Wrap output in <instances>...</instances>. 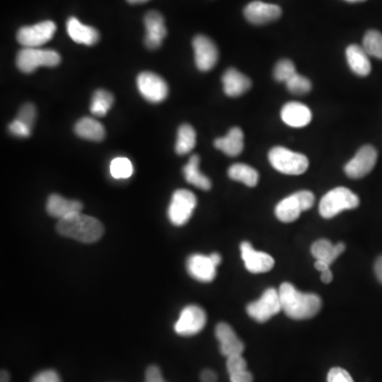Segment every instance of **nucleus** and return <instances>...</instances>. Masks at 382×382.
<instances>
[{
	"instance_id": "nucleus-45",
	"label": "nucleus",
	"mask_w": 382,
	"mask_h": 382,
	"mask_svg": "<svg viewBox=\"0 0 382 382\" xmlns=\"http://www.w3.org/2000/svg\"><path fill=\"white\" fill-rule=\"evenodd\" d=\"M322 282L324 284H329L333 280V273H331L330 269L326 270V271L322 272Z\"/></svg>"
},
{
	"instance_id": "nucleus-4",
	"label": "nucleus",
	"mask_w": 382,
	"mask_h": 382,
	"mask_svg": "<svg viewBox=\"0 0 382 382\" xmlns=\"http://www.w3.org/2000/svg\"><path fill=\"white\" fill-rule=\"evenodd\" d=\"M61 63V56L52 49L22 48L16 56V65L24 73H32L39 67H56Z\"/></svg>"
},
{
	"instance_id": "nucleus-40",
	"label": "nucleus",
	"mask_w": 382,
	"mask_h": 382,
	"mask_svg": "<svg viewBox=\"0 0 382 382\" xmlns=\"http://www.w3.org/2000/svg\"><path fill=\"white\" fill-rule=\"evenodd\" d=\"M145 382H165L160 367L156 365L148 367L147 371H145Z\"/></svg>"
},
{
	"instance_id": "nucleus-38",
	"label": "nucleus",
	"mask_w": 382,
	"mask_h": 382,
	"mask_svg": "<svg viewBox=\"0 0 382 382\" xmlns=\"http://www.w3.org/2000/svg\"><path fill=\"white\" fill-rule=\"evenodd\" d=\"M9 131L14 136L20 137V138H27L30 136L32 131L30 129L26 128L24 124H20L18 120L14 119L11 124H9Z\"/></svg>"
},
{
	"instance_id": "nucleus-29",
	"label": "nucleus",
	"mask_w": 382,
	"mask_h": 382,
	"mask_svg": "<svg viewBox=\"0 0 382 382\" xmlns=\"http://www.w3.org/2000/svg\"><path fill=\"white\" fill-rule=\"evenodd\" d=\"M229 179L241 181L248 187H255L258 183L259 174L256 169L246 164H234L227 171Z\"/></svg>"
},
{
	"instance_id": "nucleus-23",
	"label": "nucleus",
	"mask_w": 382,
	"mask_h": 382,
	"mask_svg": "<svg viewBox=\"0 0 382 382\" xmlns=\"http://www.w3.org/2000/svg\"><path fill=\"white\" fill-rule=\"evenodd\" d=\"M244 135L241 129L234 126L227 133V136L220 137L215 141L214 145L217 149L221 150L223 153L231 157L241 154L244 149Z\"/></svg>"
},
{
	"instance_id": "nucleus-44",
	"label": "nucleus",
	"mask_w": 382,
	"mask_h": 382,
	"mask_svg": "<svg viewBox=\"0 0 382 382\" xmlns=\"http://www.w3.org/2000/svg\"><path fill=\"white\" fill-rule=\"evenodd\" d=\"M314 267H316V269L318 270V271L324 272L326 271V270H328L330 265H329L328 263H325V261H316V263H314Z\"/></svg>"
},
{
	"instance_id": "nucleus-11",
	"label": "nucleus",
	"mask_w": 382,
	"mask_h": 382,
	"mask_svg": "<svg viewBox=\"0 0 382 382\" xmlns=\"http://www.w3.org/2000/svg\"><path fill=\"white\" fill-rule=\"evenodd\" d=\"M137 88L141 96L149 102H162L168 97L169 88L167 82L160 76L151 71L139 73L137 77Z\"/></svg>"
},
{
	"instance_id": "nucleus-26",
	"label": "nucleus",
	"mask_w": 382,
	"mask_h": 382,
	"mask_svg": "<svg viewBox=\"0 0 382 382\" xmlns=\"http://www.w3.org/2000/svg\"><path fill=\"white\" fill-rule=\"evenodd\" d=\"M345 251V244H333L326 239H320L314 242L311 246V254L316 261H325L329 265Z\"/></svg>"
},
{
	"instance_id": "nucleus-10",
	"label": "nucleus",
	"mask_w": 382,
	"mask_h": 382,
	"mask_svg": "<svg viewBox=\"0 0 382 382\" xmlns=\"http://www.w3.org/2000/svg\"><path fill=\"white\" fill-rule=\"evenodd\" d=\"M206 314L197 305H188L181 310L179 318L174 325L177 335L183 337H191L197 335L206 324Z\"/></svg>"
},
{
	"instance_id": "nucleus-9",
	"label": "nucleus",
	"mask_w": 382,
	"mask_h": 382,
	"mask_svg": "<svg viewBox=\"0 0 382 382\" xmlns=\"http://www.w3.org/2000/svg\"><path fill=\"white\" fill-rule=\"evenodd\" d=\"M56 25L52 20L39 23L33 26L23 27L16 39L23 48H40L54 37Z\"/></svg>"
},
{
	"instance_id": "nucleus-15",
	"label": "nucleus",
	"mask_w": 382,
	"mask_h": 382,
	"mask_svg": "<svg viewBox=\"0 0 382 382\" xmlns=\"http://www.w3.org/2000/svg\"><path fill=\"white\" fill-rule=\"evenodd\" d=\"M143 23L145 27V46L151 50L157 49L162 46V41L167 37L164 18L158 12L150 11L145 14Z\"/></svg>"
},
{
	"instance_id": "nucleus-39",
	"label": "nucleus",
	"mask_w": 382,
	"mask_h": 382,
	"mask_svg": "<svg viewBox=\"0 0 382 382\" xmlns=\"http://www.w3.org/2000/svg\"><path fill=\"white\" fill-rule=\"evenodd\" d=\"M31 382H62L60 376L54 371H44L33 377Z\"/></svg>"
},
{
	"instance_id": "nucleus-43",
	"label": "nucleus",
	"mask_w": 382,
	"mask_h": 382,
	"mask_svg": "<svg viewBox=\"0 0 382 382\" xmlns=\"http://www.w3.org/2000/svg\"><path fill=\"white\" fill-rule=\"evenodd\" d=\"M375 274L377 280H379V282L382 284V255L380 257H378L377 261L375 263Z\"/></svg>"
},
{
	"instance_id": "nucleus-31",
	"label": "nucleus",
	"mask_w": 382,
	"mask_h": 382,
	"mask_svg": "<svg viewBox=\"0 0 382 382\" xmlns=\"http://www.w3.org/2000/svg\"><path fill=\"white\" fill-rule=\"evenodd\" d=\"M363 49L369 56L382 60V33L377 30H369L363 37Z\"/></svg>"
},
{
	"instance_id": "nucleus-19",
	"label": "nucleus",
	"mask_w": 382,
	"mask_h": 382,
	"mask_svg": "<svg viewBox=\"0 0 382 382\" xmlns=\"http://www.w3.org/2000/svg\"><path fill=\"white\" fill-rule=\"evenodd\" d=\"M46 210L50 216L62 220L67 217L81 213V210H83V204L77 200H67L61 197L60 195L54 193L48 198Z\"/></svg>"
},
{
	"instance_id": "nucleus-22",
	"label": "nucleus",
	"mask_w": 382,
	"mask_h": 382,
	"mask_svg": "<svg viewBox=\"0 0 382 382\" xmlns=\"http://www.w3.org/2000/svg\"><path fill=\"white\" fill-rule=\"evenodd\" d=\"M66 28L69 37L78 44L92 46L98 43L100 39V35L97 29L82 24L76 18H71L67 20Z\"/></svg>"
},
{
	"instance_id": "nucleus-3",
	"label": "nucleus",
	"mask_w": 382,
	"mask_h": 382,
	"mask_svg": "<svg viewBox=\"0 0 382 382\" xmlns=\"http://www.w3.org/2000/svg\"><path fill=\"white\" fill-rule=\"evenodd\" d=\"M360 204L358 196L345 187L330 190L322 198L318 206L320 215L324 219H331L343 210H354Z\"/></svg>"
},
{
	"instance_id": "nucleus-24",
	"label": "nucleus",
	"mask_w": 382,
	"mask_h": 382,
	"mask_svg": "<svg viewBox=\"0 0 382 382\" xmlns=\"http://www.w3.org/2000/svg\"><path fill=\"white\" fill-rule=\"evenodd\" d=\"M346 59L352 73L360 77H366L371 73V65L369 54L359 45H350L346 49Z\"/></svg>"
},
{
	"instance_id": "nucleus-8",
	"label": "nucleus",
	"mask_w": 382,
	"mask_h": 382,
	"mask_svg": "<svg viewBox=\"0 0 382 382\" xmlns=\"http://www.w3.org/2000/svg\"><path fill=\"white\" fill-rule=\"evenodd\" d=\"M282 311L280 293L274 288H269L263 292L258 301L249 304L246 312L249 316L258 323H265L272 316Z\"/></svg>"
},
{
	"instance_id": "nucleus-6",
	"label": "nucleus",
	"mask_w": 382,
	"mask_h": 382,
	"mask_svg": "<svg viewBox=\"0 0 382 382\" xmlns=\"http://www.w3.org/2000/svg\"><path fill=\"white\" fill-rule=\"evenodd\" d=\"M314 193L308 190H302L299 193L289 196L280 201L275 208V216L284 223L294 222L301 216L302 213L310 210L314 204Z\"/></svg>"
},
{
	"instance_id": "nucleus-1",
	"label": "nucleus",
	"mask_w": 382,
	"mask_h": 382,
	"mask_svg": "<svg viewBox=\"0 0 382 382\" xmlns=\"http://www.w3.org/2000/svg\"><path fill=\"white\" fill-rule=\"evenodd\" d=\"M282 310L293 320L314 318L322 308V299L314 293L299 292L293 285L284 282L278 289Z\"/></svg>"
},
{
	"instance_id": "nucleus-25",
	"label": "nucleus",
	"mask_w": 382,
	"mask_h": 382,
	"mask_svg": "<svg viewBox=\"0 0 382 382\" xmlns=\"http://www.w3.org/2000/svg\"><path fill=\"white\" fill-rule=\"evenodd\" d=\"M186 181L190 185L202 190H210L212 188V181L206 175L200 171V157L197 154L190 156L187 165L183 168Z\"/></svg>"
},
{
	"instance_id": "nucleus-47",
	"label": "nucleus",
	"mask_w": 382,
	"mask_h": 382,
	"mask_svg": "<svg viewBox=\"0 0 382 382\" xmlns=\"http://www.w3.org/2000/svg\"><path fill=\"white\" fill-rule=\"evenodd\" d=\"M1 382H10L9 374L7 371H1Z\"/></svg>"
},
{
	"instance_id": "nucleus-36",
	"label": "nucleus",
	"mask_w": 382,
	"mask_h": 382,
	"mask_svg": "<svg viewBox=\"0 0 382 382\" xmlns=\"http://www.w3.org/2000/svg\"><path fill=\"white\" fill-rule=\"evenodd\" d=\"M227 367L229 375H232V374L246 371L248 364H246V361L244 360L242 354H236V356H232L227 358Z\"/></svg>"
},
{
	"instance_id": "nucleus-48",
	"label": "nucleus",
	"mask_w": 382,
	"mask_h": 382,
	"mask_svg": "<svg viewBox=\"0 0 382 382\" xmlns=\"http://www.w3.org/2000/svg\"><path fill=\"white\" fill-rule=\"evenodd\" d=\"M126 1L131 5H137V4L147 3L149 0H126Z\"/></svg>"
},
{
	"instance_id": "nucleus-46",
	"label": "nucleus",
	"mask_w": 382,
	"mask_h": 382,
	"mask_svg": "<svg viewBox=\"0 0 382 382\" xmlns=\"http://www.w3.org/2000/svg\"><path fill=\"white\" fill-rule=\"evenodd\" d=\"M210 259H212L213 263H214L217 267L220 265L221 261H222V259H221L220 254H218V253H213V254L210 255Z\"/></svg>"
},
{
	"instance_id": "nucleus-16",
	"label": "nucleus",
	"mask_w": 382,
	"mask_h": 382,
	"mask_svg": "<svg viewBox=\"0 0 382 382\" xmlns=\"http://www.w3.org/2000/svg\"><path fill=\"white\" fill-rule=\"evenodd\" d=\"M188 273L198 282H210L216 278L217 265L213 263L210 256L193 254L187 259Z\"/></svg>"
},
{
	"instance_id": "nucleus-21",
	"label": "nucleus",
	"mask_w": 382,
	"mask_h": 382,
	"mask_svg": "<svg viewBox=\"0 0 382 382\" xmlns=\"http://www.w3.org/2000/svg\"><path fill=\"white\" fill-rule=\"evenodd\" d=\"M223 90L229 97H239L246 94L252 88L250 78L235 68H229L225 71L222 77Z\"/></svg>"
},
{
	"instance_id": "nucleus-27",
	"label": "nucleus",
	"mask_w": 382,
	"mask_h": 382,
	"mask_svg": "<svg viewBox=\"0 0 382 382\" xmlns=\"http://www.w3.org/2000/svg\"><path fill=\"white\" fill-rule=\"evenodd\" d=\"M75 132L81 138L90 141H101L105 139V126L90 117H83L76 124Z\"/></svg>"
},
{
	"instance_id": "nucleus-20",
	"label": "nucleus",
	"mask_w": 382,
	"mask_h": 382,
	"mask_svg": "<svg viewBox=\"0 0 382 382\" xmlns=\"http://www.w3.org/2000/svg\"><path fill=\"white\" fill-rule=\"evenodd\" d=\"M280 115H282V121L292 128H304L312 120V113L309 107L295 101L286 103L282 107Z\"/></svg>"
},
{
	"instance_id": "nucleus-32",
	"label": "nucleus",
	"mask_w": 382,
	"mask_h": 382,
	"mask_svg": "<svg viewBox=\"0 0 382 382\" xmlns=\"http://www.w3.org/2000/svg\"><path fill=\"white\" fill-rule=\"evenodd\" d=\"M112 177L116 179H129L134 172L132 162L126 157H116L112 160L109 167Z\"/></svg>"
},
{
	"instance_id": "nucleus-34",
	"label": "nucleus",
	"mask_w": 382,
	"mask_h": 382,
	"mask_svg": "<svg viewBox=\"0 0 382 382\" xmlns=\"http://www.w3.org/2000/svg\"><path fill=\"white\" fill-rule=\"evenodd\" d=\"M287 88L291 94L294 95H305L308 94L312 90V84L309 79L304 77V76L297 75L293 76L290 80L286 83Z\"/></svg>"
},
{
	"instance_id": "nucleus-28",
	"label": "nucleus",
	"mask_w": 382,
	"mask_h": 382,
	"mask_svg": "<svg viewBox=\"0 0 382 382\" xmlns=\"http://www.w3.org/2000/svg\"><path fill=\"white\" fill-rule=\"evenodd\" d=\"M197 143V134L195 129L189 124H181L177 131L175 151L179 155H185L193 151Z\"/></svg>"
},
{
	"instance_id": "nucleus-2",
	"label": "nucleus",
	"mask_w": 382,
	"mask_h": 382,
	"mask_svg": "<svg viewBox=\"0 0 382 382\" xmlns=\"http://www.w3.org/2000/svg\"><path fill=\"white\" fill-rule=\"evenodd\" d=\"M56 231L64 237L71 238L83 244H92L102 237L105 227L98 219L78 213L59 220Z\"/></svg>"
},
{
	"instance_id": "nucleus-37",
	"label": "nucleus",
	"mask_w": 382,
	"mask_h": 382,
	"mask_svg": "<svg viewBox=\"0 0 382 382\" xmlns=\"http://www.w3.org/2000/svg\"><path fill=\"white\" fill-rule=\"evenodd\" d=\"M327 382H354V379L342 367H333L327 374Z\"/></svg>"
},
{
	"instance_id": "nucleus-49",
	"label": "nucleus",
	"mask_w": 382,
	"mask_h": 382,
	"mask_svg": "<svg viewBox=\"0 0 382 382\" xmlns=\"http://www.w3.org/2000/svg\"><path fill=\"white\" fill-rule=\"evenodd\" d=\"M345 1H348V3H362L365 0H345Z\"/></svg>"
},
{
	"instance_id": "nucleus-14",
	"label": "nucleus",
	"mask_w": 382,
	"mask_h": 382,
	"mask_svg": "<svg viewBox=\"0 0 382 382\" xmlns=\"http://www.w3.org/2000/svg\"><path fill=\"white\" fill-rule=\"evenodd\" d=\"M240 250H241V257L246 269L251 273H265L273 269L274 263H275L273 257L270 256L267 253L254 250L250 242H242Z\"/></svg>"
},
{
	"instance_id": "nucleus-18",
	"label": "nucleus",
	"mask_w": 382,
	"mask_h": 382,
	"mask_svg": "<svg viewBox=\"0 0 382 382\" xmlns=\"http://www.w3.org/2000/svg\"><path fill=\"white\" fill-rule=\"evenodd\" d=\"M216 338L220 342L221 354L227 358L244 352V344L227 323H219L217 325Z\"/></svg>"
},
{
	"instance_id": "nucleus-7",
	"label": "nucleus",
	"mask_w": 382,
	"mask_h": 382,
	"mask_svg": "<svg viewBox=\"0 0 382 382\" xmlns=\"http://www.w3.org/2000/svg\"><path fill=\"white\" fill-rule=\"evenodd\" d=\"M197 206V198L191 191L179 189L173 193L168 208L170 222L177 227H181L189 221Z\"/></svg>"
},
{
	"instance_id": "nucleus-17",
	"label": "nucleus",
	"mask_w": 382,
	"mask_h": 382,
	"mask_svg": "<svg viewBox=\"0 0 382 382\" xmlns=\"http://www.w3.org/2000/svg\"><path fill=\"white\" fill-rule=\"evenodd\" d=\"M244 16L251 24L265 25L278 20L282 16V9L272 4L252 1L244 9Z\"/></svg>"
},
{
	"instance_id": "nucleus-33",
	"label": "nucleus",
	"mask_w": 382,
	"mask_h": 382,
	"mask_svg": "<svg viewBox=\"0 0 382 382\" xmlns=\"http://www.w3.org/2000/svg\"><path fill=\"white\" fill-rule=\"evenodd\" d=\"M294 75H297L294 63L288 59H282L274 67L273 76L276 81L287 83Z\"/></svg>"
},
{
	"instance_id": "nucleus-35",
	"label": "nucleus",
	"mask_w": 382,
	"mask_h": 382,
	"mask_svg": "<svg viewBox=\"0 0 382 382\" xmlns=\"http://www.w3.org/2000/svg\"><path fill=\"white\" fill-rule=\"evenodd\" d=\"M20 124H24L26 128L30 129L32 131L35 126V119H37V109L32 103H25L16 118Z\"/></svg>"
},
{
	"instance_id": "nucleus-30",
	"label": "nucleus",
	"mask_w": 382,
	"mask_h": 382,
	"mask_svg": "<svg viewBox=\"0 0 382 382\" xmlns=\"http://www.w3.org/2000/svg\"><path fill=\"white\" fill-rule=\"evenodd\" d=\"M114 105V96L105 90H98L94 92L90 103V112L97 117H105Z\"/></svg>"
},
{
	"instance_id": "nucleus-41",
	"label": "nucleus",
	"mask_w": 382,
	"mask_h": 382,
	"mask_svg": "<svg viewBox=\"0 0 382 382\" xmlns=\"http://www.w3.org/2000/svg\"><path fill=\"white\" fill-rule=\"evenodd\" d=\"M229 377H231V382H253V375L248 369L232 374Z\"/></svg>"
},
{
	"instance_id": "nucleus-42",
	"label": "nucleus",
	"mask_w": 382,
	"mask_h": 382,
	"mask_svg": "<svg viewBox=\"0 0 382 382\" xmlns=\"http://www.w3.org/2000/svg\"><path fill=\"white\" fill-rule=\"evenodd\" d=\"M202 382H217V375L210 369H205L201 374Z\"/></svg>"
},
{
	"instance_id": "nucleus-12",
	"label": "nucleus",
	"mask_w": 382,
	"mask_h": 382,
	"mask_svg": "<svg viewBox=\"0 0 382 382\" xmlns=\"http://www.w3.org/2000/svg\"><path fill=\"white\" fill-rule=\"evenodd\" d=\"M377 158L378 153L373 145H363L357 152L354 158L345 165L344 171L350 179H361L373 170L377 162Z\"/></svg>"
},
{
	"instance_id": "nucleus-5",
	"label": "nucleus",
	"mask_w": 382,
	"mask_h": 382,
	"mask_svg": "<svg viewBox=\"0 0 382 382\" xmlns=\"http://www.w3.org/2000/svg\"><path fill=\"white\" fill-rule=\"evenodd\" d=\"M268 157L272 167L284 174H303L309 166L307 156L284 147H275L270 150Z\"/></svg>"
},
{
	"instance_id": "nucleus-13",
	"label": "nucleus",
	"mask_w": 382,
	"mask_h": 382,
	"mask_svg": "<svg viewBox=\"0 0 382 382\" xmlns=\"http://www.w3.org/2000/svg\"><path fill=\"white\" fill-rule=\"evenodd\" d=\"M195 62L201 71H210L219 60V50L216 44L205 35H197L193 41Z\"/></svg>"
}]
</instances>
